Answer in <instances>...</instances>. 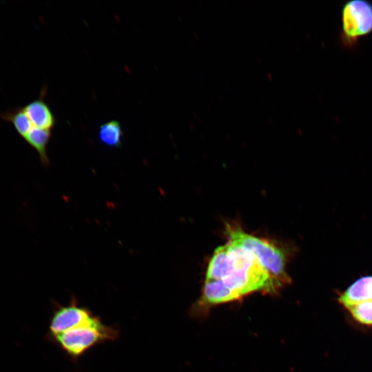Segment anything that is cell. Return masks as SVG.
<instances>
[{"instance_id":"8","label":"cell","mask_w":372,"mask_h":372,"mask_svg":"<svg viewBox=\"0 0 372 372\" xmlns=\"http://www.w3.org/2000/svg\"><path fill=\"white\" fill-rule=\"evenodd\" d=\"M236 300L233 292L220 280H206L203 288V302L214 304Z\"/></svg>"},{"instance_id":"4","label":"cell","mask_w":372,"mask_h":372,"mask_svg":"<svg viewBox=\"0 0 372 372\" xmlns=\"http://www.w3.org/2000/svg\"><path fill=\"white\" fill-rule=\"evenodd\" d=\"M54 305L49 324V338L76 327L101 322L90 309L80 305L74 297L66 304Z\"/></svg>"},{"instance_id":"11","label":"cell","mask_w":372,"mask_h":372,"mask_svg":"<svg viewBox=\"0 0 372 372\" xmlns=\"http://www.w3.org/2000/svg\"><path fill=\"white\" fill-rule=\"evenodd\" d=\"M51 130L33 127L23 138L38 153L41 163L48 165L47 146L51 138Z\"/></svg>"},{"instance_id":"1","label":"cell","mask_w":372,"mask_h":372,"mask_svg":"<svg viewBox=\"0 0 372 372\" xmlns=\"http://www.w3.org/2000/svg\"><path fill=\"white\" fill-rule=\"evenodd\" d=\"M228 244L229 267L223 283L236 299L259 290L272 291L276 287L258 258L242 247Z\"/></svg>"},{"instance_id":"5","label":"cell","mask_w":372,"mask_h":372,"mask_svg":"<svg viewBox=\"0 0 372 372\" xmlns=\"http://www.w3.org/2000/svg\"><path fill=\"white\" fill-rule=\"evenodd\" d=\"M342 34L345 41L355 42L372 31V4L364 0H352L343 7Z\"/></svg>"},{"instance_id":"7","label":"cell","mask_w":372,"mask_h":372,"mask_svg":"<svg viewBox=\"0 0 372 372\" xmlns=\"http://www.w3.org/2000/svg\"><path fill=\"white\" fill-rule=\"evenodd\" d=\"M23 108L33 127L51 130L54 126L56 118L41 97L28 103Z\"/></svg>"},{"instance_id":"9","label":"cell","mask_w":372,"mask_h":372,"mask_svg":"<svg viewBox=\"0 0 372 372\" xmlns=\"http://www.w3.org/2000/svg\"><path fill=\"white\" fill-rule=\"evenodd\" d=\"M229 265L228 244L218 247L207 267L206 280H223L227 273Z\"/></svg>"},{"instance_id":"10","label":"cell","mask_w":372,"mask_h":372,"mask_svg":"<svg viewBox=\"0 0 372 372\" xmlns=\"http://www.w3.org/2000/svg\"><path fill=\"white\" fill-rule=\"evenodd\" d=\"M101 143L110 148H119L123 143V131L120 123L111 120L101 124L98 130Z\"/></svg>"},{"instance_id":"2","label":"cell","mask_w":372,"mask_h":372,"mask_svg":"<svg viewBox=\"0 0 372 372\" xmlns=\"http://www.w3.org/2000/svg\"><path fill=\"white\" fill-rule=\"evenodd\" d=\"M226 232L229 243L251 251L269 273L276 288L288 282L285 256L281 250L262 238L245 233L240 227L228 225Z\"/></svg>"},{"instance_id":"13","label":"cell","mask_w":372,"mask_h":372,"mask_svg":"<svg viewBox=\"0 0 372 372\" xmlns=\"http://www.w3.org/2000/svg\"><path fill=\"white\" fill-rule=\"evenodd\" d=\"M348 309L358 322L363 325L372 326V300L360 302Z\"/></svg>"},{"instance_id":"6","label":"cell","mask_w":372,"mask_h":372,"mask_svg":"<svg viewBox=\"0 0 372 372\" xmlns=\"http://www.w3.org/2000/svg\"><path fill=\"white\" fill-rule=\"evenodd\" d=\"M372 300V276L359 278L349 286L339 296L338 300L349 309L362 302Z\"/></svg>"},{"instance_id":"3","label":"cell","mask_w":372,"mask_h":372,"mask_svg":"<svg viewBox=\"0 0 372 372\" xmlns=\"http://www.w3.org/2000/svg\"><path fill=\"white\" fill-rule=\"evenodd\" d=\"M119 335L117 327L105 324L102 321L84 325L57 334L50 338L73 361L97 345L116 340Z\"/></svg>"},{"instance_id":"12","label":"cell","mask_w":372,"mask_h":372,"mask_svg":"<svg viewBox=\"0 0 372 372\" xmlns=\"http://www.w3.org/2000/svg\"><path fill=\"white\" fill-rule=\"evenodd\" d=\"M3 118L12 123L18 134L24 138L33 125L23 107H18L2 115Z\"/></svg>"}]
</instances>
